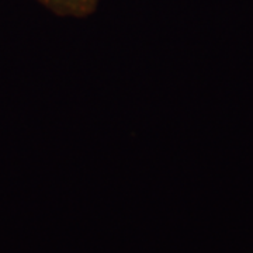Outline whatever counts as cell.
<instances>
[{"mask_svg":"<svg viewBox=\"0 0 253 253\" xmlns=\"http://www.w3.org/2000/svg\"><path fill=\"white\" fill-rule=\"evenodd\" d=\"M52 7L69 14H86L94 6L96 0H45Z\"/></svg>","mask_w":253,"mask_h":253,"instance_id":"1","label":"cell"}]
</instances>
